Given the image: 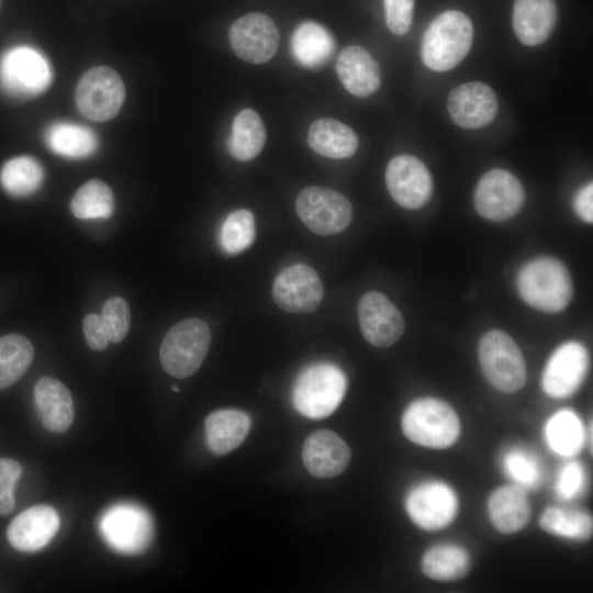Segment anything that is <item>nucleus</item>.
Wrapping results in <instances>:
<instances>
[{"mask_svg": "<svg viewBox=\"0 0 593 593\" xmlns=\"http://www.w3.org/2000/svg\"><path fill=\"white\" fill-rule=\"evenodd\" d=\"M516 284L521 298L542 312H561L572 299L570 273L555 257L539 256L526 262L517 273Z\"/></svg>", "mask_w": 593, "mask_h": 593, "instance_id": "nucleus-1", "label": "nucleus"}, {"mask_svg": "<svg viewBox=\"0 0 593 593\" xmlns=\"http://www.w3.org/2000/svg\"><path fill=\"white\" fill-rule=\"evenodd\" d=\"M473 42L470 19L457 10L438 14L426 29L421 43V58L434 71H447L459 65Z\"/></svg>", "mask_w": 593, "mask_h": 593, "instance_id": "nucleus-2", "label": "nucleus"}, {"mask_svg": "<svg viewBox=\"0 0 593 593\" xmlns=\"http://www.w3.org/2000/svg\"><path fill=\"white\" fill-rule=\"evenodd\" d=\"M401 426L412 443L433 449L452 446L460 435V421L454 407L436 398H421L405 409Z\"/></svg>", "mask_w": 593, "mask_h": 593, "instance_id": "nucleus-3", "label": "nucleus"}, {"mask_svg": "<svg viewBox=\"0 0 593 593\" xmlns=\"http://www.w3.org/2000/svg\"><path fill=\"white\" fill-rule=\"evenodd\" d=\"M346 389L347 379L339 367L331 362L313 363L296 378L293 405L305 417L324 418L339 406Z\"/></svg>", "mask_w": 593, "mask_h": 593, "instance_id": "nucleus-4", "label": "nucleus"}, {"mask_svg": "<svg viewBox=\"0 0 593 593\" xmlns=\"http://www.w3.org/2000/svg\"><path fill=\"white\" fill-rule=\"evenodd\" d=\"M211 343L206 323L191 317L174 325L165 335L159 358L164 370L176 378L193 374L203 362Z\"/></svg>", "mask_w": 593, "mask_h": 593, "instance_id": "nucleus-5", "label": "nucleus"}, {"mask_svg": "<svg viewBox=\"0 0 593 593\" xmlns=\"http://www.w3.org/2000/svg\"><path fill=\"white\" fill-rule=\"evenodd\" d=\"M480 366L486 380L496 390L514 393L526 382V362L524 356L505 332H486L478 346Z\"/></svg>", "mask_w": 593, "mask_h": 593, "instance_id": "nucleus-6", "label": "nucleus"}, {"mask_svg": "<svg viewBox=\"0 0 593 593\" xmlns=\"http://www.w3.org/2000/svg\"><path fill=\"white\" fill-rule=\"evenodd\" d=\"M52 76L49 61L34 47H11L0 56V89L12 98L29 99L42 93Z\"/></svg>", "mask_w": 593, "mask_h": 593, "instance_id": "nucleus-7", "label": "nucleus"}, {"mask_svg": "<svg viewBox=\"0 0 593 593\" xmlns=\"http://www.w3.org/2000/svg\"><path fill=\"white\" fill-rule=\"evenodd\" d=\"M295 210L303 224L318 235L343 232L353 216L351 204L345 195L316 186L304 188L298 194Z\"/></svg>", "mask_w": 593, "mask_h": 593, "instance_id": "nucleus-8", "label": "nucleus"}, {"mask_svg": "<svg viewBox=\"0 0 593 593\" xmlns=\"http://www.w3.org/2000/svg\"><path fill=\"white\" fill-rule=\"evenodd\" d=\"M100 530L112 549L124 555H136L150 545L154 525L144 508L133 504H118L103 514Z\"/></svg>", "mask_w": 593, "mask_h": 593, "instance_id": "nucleus-9", "label": "nucleus"}, {"mask_svg": "<svg viewBox=\"0 0 593 593\" xmlns=\"http://www.w3.org/2000/svg\"><path fill=\"white\" fill-rule=\"evenodd\" d=\"M125 98L121 77L109 67L100 66L88 70L76 88V104L90 120L102 122L120 111Z\"/></svg>", "mask_w": 593, "mask_h": 593, "instance_id": "nucleus-10", "label": "nucleus"}, {"mask_svg": "<svg viewBox=\"0 0 593 593\" xmlns=\"http://www.w3.org/2000/svg\"><path fill=\"white\" fill-rule=\"evenodd\" d=\"M525 198L521 181L510 171L495 168L478 181L473 203L481 216L501 222L515 216L523 208Z\"/></svg>", "mask_w": 593, "mask_h": 593, "instance_id": "nucleus-11", "label": "nucleus"}, {"mask_svg": "<svg viewBox=\"0 0 593 593\" xmlns=\"http://www.w3.org/2000/svg\"><path fill=\"white\" fill-rule=\"evenodd\" d=\"M459 507L455 491L445 482L426 481L415 485L405 499V508L412 522L425 530L448 526Z\"/></svg>", "mask_w": 593, "mask_h": 593, "instance_id": "nucleus-12", "label": "nucleus"}, {"mask_svg": "<svg viewBox=\"0 0 593 593\" xmlns=\"http://www.w3.org/2000/svg\"><path fill=\"white\" fill-rule=\"evenodd\" d=\"M589 365L588 350L581 343L567 342L560 345L545 365L542 390L553 399L573 395L585 380Z\"/></svg>", "mask_w": 593, "mask_h": 593, "instance_id": "nucleus-13", "label": "nucleus"}, {"mask_svg": "<svg viewBox=\"0 0 593 593\" xmlns=\"http://www.w3.org/2000/svg\"><path fill=\"white\" fill-rule=\"evenodd\" d=\"M233 52L250 64L270 60L279 46V31L270 16L264 13H248L237 19L228 31Z\"/></svg>", "mask_w": 593, "mask_h": 593, "instance_id": "nucleus-14", "label": "nucleus"}, {"mask_svg": "<svg viewBox=\"0 0 593 593\" xmlns=\"http://www.w3.org/2000/svg\"><path fill=\"white\" fill-rule=\"evenodd\" d=\"M385 184L392 199L409 210L424 206L433 193L430 172L424 163L412 155H399L389 161Z\"/></svg>", "mask_w": 593, "mask_h": 593, "instance_id": "nucleus-15", "label": "nucleus"}, {"mask_svg": "<svg viewBox=\"0 0 593 593\" xmlns=\"http://www.w3.org/2000/svg\"><path fill=\"white\" fill-rule=\"evenodd\" d=\"M324 290L316 271L304 264H294L281 270L272 286L275 303L289 313L315 311Z\"/></svg>", "mask_w": 593, "mask_h": 593, "instance_id": "nucleus-16", "label": "nucleus"}, {"mask_svg": "<svg viewBox=\"0 0 593 593\" xmlns=\"http://www.w3.org/2000/svg\"><path fill=\"white\" fill-rule=\"evenodd\" d=\"M358 320L365 339L379 348L398 342L405 327L399 309L378 291H369L360 298Z\"/></svg>", "mask_w": 593, "mask_h": 593, "instance_id": "nucleus-17", "label": "nucleus"}, {"mask_svg": "<svg viewBox=\"0 0 593 593\" xmlns=\"http://www.w3.org/2000/svg\"><path fill=\"white\" fill-rule=\"evenodd\" d=\"M447 108L450 118L460 127L480 128L493 121L499 103L491 87L471 81L450 91Z\"/></svg>", "mask_w": 593, "mask_h": 593, "instance_id": "nucleus-18", "label": "nucleus"}, {"mask_svg": "<svg viewBox=\"0 0 593 593\" xmlns=\"http://www.w3.org/2000/svg\"><path fill=\"white\" fill-rule=\"evenodd\" d=\"M59 528L56 510L47 504L31 506L15 516L7 529L10 545L22 552L44 548Z\"/></svg>", "mask_w": 593, "mask_h": 593, "instance_id": "nucleus-19", "label": "nucleus"}, {"mask_svg": "<svg viewBox=\"0 0 593 593\" xmlns=\"http://www.w3.org/2000/svg\"><path fill=\"white\" fill-rule=\"evenodd\" d=\"M302 460L312 475L321 479L333 478L347 468L350 449L334 432L316 430L310 434L303 444Z\"/></svg>", "mask_w": 593, "mask_h": 593, "instance_id": "nucleus-20", "label": "nucleus"}, {"mask_svg": "<svg viewBox=\"0 0 593 593\" xmlns=\"http://www.w3.org/2000/svg\"><path fill=\"white\" fill-rule=\"evenodd\" d=\"M555 0H515L513 30L521 43L536 46L547 41L557 23Z\"/></svg>", "mask_w": 593, "mask_h": 593, "instance_id": "nucleus-21", "label": "nucleus"}, {"mask_svg": "<svg viewBox=\"0 0 593 593\" xmlns=\"http://www.w3.org/2000/svg\"><path fill=\"white\" fill-rule=\"evenodd\" d=\"M336 72L346 90L360 98L374 93L381 83L378 63L368 51L357 45L347 46L340 52Z\"/></svg>", "mask_w": 593, "mask_h": 593, "instance_id": "nucleus-22", "label": "nucleus"}, {"mask_svg": "<svg viewBox=\"0 0 593 593\" xmlns=\"http://www.w3.org/2000/svg\"><path fill=\"white\" fill-rule=\"evenodd\" d=\"M34 400L44 427L66 432L74 421V402L68 388L57 379L43 377L34 385Z\"/></svg>", "mask_w": 593, "mask_h": 593, "instance_id": "nucleus-23", "label": "nucleus"}, {"mask_svg": "<svg viewBox=\"0 0 593 593\" xmlns=\"http://www.w3.org/2000/svg\"><path fill=\"white\" fill-rule=\"evenodd\" d=\"M488 511L491 523L503 534L522 530L530 518V505L525 489L517 484L495 489L489 497Z\"/></svg>", "mask_w": 593, "mask_h": 593, "instance_id": "nucleus-24", "label": "nucleus"}, {"mask_svg": "<svg viewBox=\"0 0 593 593\" xmlns=\"http://www.w3.org/2000/svg\"><path fill=\"white\" fill-rule=\"evenodd\" d=\"M250 417L235 409L216 410L204 422L205 441L210 451L222 456L237 448L250 428Z\"/></svg>", "mask_w": 593, "mask_h": 593, "instance_id": "nucleus-25", "label": "nucleus"}, {"mask_svg": "<svg viewBox=\"0 0 593 593\" xmlns=\"http://www.w3.org/2000/svg\"><path fill=\"white\" fill-rule=\"evenodd\" d=\"M307 144L318 155L342 159L351 157L359 145L356 133L335 119H318L307 132Z\"/></svg>", "mask_w": 593, "mask_h": 593, "instance_id": "nucleus-26", "label": "nucleus"}, {"mask_svg": "<svg viewBox=\"0 0 593 593\" xmlns=\"http://www.w3.org/2000/svg\"><path fill=\"white\" fill-rule=\"evenodd\" d=\"M335 42L333 35L320 23L304 21L300 23L291 37V52L295 61L305 68H318L333 55Z\"/></svg>", "mask_w": 593, "mask_h": 593, "instance_id": "nucleus-27", "label": "nucleus"}, {"mask_svg": "<svg viewBox=\"0 0 593 593\" xmlns=\"http://www.w3.org/2000/svg\"><path fill=\"white\" fill-rule=\"evenodd\" d=\"M265 142L266 128L259 114L251 109L239 111L227 139L231 156L239 161L250 160L262 150Z\"/></svg>", "mask_w": 593, "mask_h": 593, "instance_id": "nucleus-28", "label": "nucleus"}, {"mask_svg": "<svg viewBox=\"0 0 593 593\" xmlns=\"http://www.w3.org/2000/svg\"><path fill=\"white\" fill-rule=\"evenodd\" d=\"M45 142L55 154L72 159L88 157L98 148L93 131L69 122H57L48 126Z\"/></svg>", "mask_w": 593, "mask_h": 593, "instance_id": "nucleus-29", "label": "nucleus"}, {"mask_svg": "<svg viewBox=\"0 0 593 593\" xmlns=\"http://www.w3.org/2000/svg\"><path fill=\"white\" fill-rule=\"evenodd\" d=\"M470 564V556L465 548L452 544H441L425 551L421 568L429 579L454 581L463 578Z\"/></svg>", "mask_w": 593, "mask_h": 593, "instance_id": "nucleus-30", "label": "nucleus"}, {"mask_svg": "<svg viewBox=\"0 0 593 593\" xmlns=\"http://www.w3.org/2000/svg\"><path fill=\"white\" fill-rule=\"evenodd\" d=\"M545 438L549 448L557 455L577 456L585 438L581 418L568 409L556 412L545 425Z\"/></svg>", "mask_w": 593, "mask_h": 593, "instance_id": "nucleus-31", "label": "nucleus"}, {"mask_svg": "<svg viewBox=\"0 0 593 593\" xmlns=\"http://www.w3.org/2000/svg\"><path fill=\"white\" fill-rule=\"evenodd\" d=\"M41 164L30 156L9 159L0 170V184L13 197H27L35 192L43 180Z\"/></svg>", "mask_w": 593, "mask_h": 593, "instance_id": "nucleus-32", "label": "nucleus"}, {"mask_svg": "<svg viewBox=\"0 0 593 593\" xmlns=\"http://www.w3.org/2000/svg\"><path fill=\"white\" fill-rule=\"evenodd\" d=\"M34 357L31 342L20 334L0 337V390L16 382Z\"/></svg>", "mask_w": 593, "mask_h": 593, "instance_id": "nucleus-33", "label": "nucleus"}, {"mask_svg": "<svg viewBox=\"0 0 593 593\" xmlns=\"http://www.w3.org/2000/svg\"><path fill=\"white\" fill-rule=\"evenodd\" d=\"M539 524L548 534L574 540H588L593 532L592 516L578 510L547 507Z\"/></svg>", "mask_w": 593, "mask_h": 593, "instance_id": "nucleus-34", "label": "nucleus"}, {"mask_svg": "<svg viewBox=\"0 0 593 593\" xmlns=\"http://www.w3.org/2000/svg\"><path fill=\"white\" fill-rule=\"evenodd\" d=\"M70 210L80 220L107 219L114 210L113 193L103 181L89 180L72 197Z\"/></svg>", "mask_w": 593, "mask_h": 593, "instance_id": "nucleus-35", "label": "nucleus"}, {"mask_svg": "<svg viewBox=\"0 0 593 593\" xmlns=\"http://www.w3.org/2000/svg\"><path fill=\"white\" fill-rule=\"evenodd\" d=\"M256 227L254 214L246 209L230 213L220 230V245L228 255H238L255 240Z\"/></svg>", "mask_w": 593, "mask_h": 593, "instance_id": "nucleus-36", "label": "nucleus"}, {"mask_svg": "<svg viewBox=\"0 0 593 593\" xmlns=\"http://www.w3.org/2000/svg\"><path fill=\"white\" fill-rule=\"evenodd\" d=\"M506 474L523 489H535L541 481V468L534 455L524 449H511L503 458Z\"/></svg>", "mask_w": 593, "mask_h": 593, "instance_id": "nucleus-37", "label": "nucleus"}, {"mask_svg": "<svg viewBox=\"0 0 593 593\" xmlns=\"http://www.w3.org/2000/svg\"><path fill=\"white\" fill-rule=\"evenodd\" d=\"M102 322L111 343H120L130 329L131 313L127 302L121 296L109 299L102 309Z\"/></svg>", "mask_w": 593, "mask_h": 593, "instance_id": "nucleus-38", "label": "nucleus"}, {"mask_svg": "<svg viewBox=\"0 0 593 593\" xmlns=\"http://www.w3.org/2000/svg\"><path fill=\"white\" fill-rule=\"evenodd\" d=\"M21 474L22 467L16 460L0 458V516L8 515L13 510V490Z\"/></svg>", "mask_w": 593, "mask_h": 593, "instance_id": "nucleus-39", "label": "nucleus"}, {"mask_svg": "<svg viewBox=\"0 0 593 593\" xmlns=\"http://www.w3.org/2000/svg\"><path fill=\"white\" fill-rule=\"evenodd\" d=\"M414 0H383L385 23L395 35H405L411 29Z\"/></svg>", "mask_w": 593, "mask_h": 593, "instance_id": "nucleus-40", "label": "nucleus"}, {"mask_svg": "<svg viewBox=\"0 0 593 593\" xmlns=\"http://www.w3.org/2000/svg\"><path fill=\"white\" fill-rule=\"evenodd\" d=\"M585 485V472L581 463L571 461L562 467L559 472L556 492L563 500L578 496Z\"/></svg>", "mask_w": 593, "mask_h": 593, "instance_id": "nucleus-41", "label": "nucleus"}, {"mask_svg": "<svg viewBox=\"0 0 593 593\" xmlns=\"http://www.w3.org/2000/svg\"><path fill=\"white\" fill-rule=\"evenodd\" d=\"M82 326L86 342L92 350L101 351L107 348L110 339L101 315L94 313L87 314L83 318Z\"/></svg>", "mask_w": 593, "mask_h": 593, "instance_id": "nucleus-42", "label": "nucleus"}, {"mask_svg": "<svg viewBox=\"0 0 593 593\" xmlns=\"http://www.w3.org/2000/svg\"><path fill=\"white\" fill-rule=\"evenodd\" d=\"M574 210L579 217L586 223L593 222V184L592 182L581 188L574 199Z\"/></svg>", "mask_w": 593, "mask_h": 593, "instance_id": "nucleus-43", "label": "nucleus"}, {"mask_svg": "<svg viewBox=\"0 0 593 593\" xmlns=\"http://www.w3.org/2000/svg\"><path fill=\"white\" fill-rule=\"evenodd\" d=\"M171 389H172V391H175V392H178V391H179V389H178L176 385H172Z\"/></svg>", "mask_w": 593, "mask_h": 593, "instance_id": "nucleus-44", "label": "nucleus"}]
</instances>
